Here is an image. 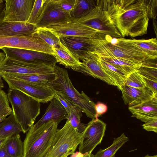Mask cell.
<instances>
[{"label":"cell","mask_w":157,"mask_h":157,"mask_svg":"<svg viewBox=\"0 0 157 157\" xmlns=\"http://www.w3.org/2000/svg\"><path fill=\"white\" fill-rule=\"evenodd\" d=\"M157 6V0H115L113 20L121 37L147 34L150 19H156Z\"/></svg>","instance_id":"cell-1"},{"label":"cell","mask_w":157,"mask_h":157,"mask_svg":"<svg viewBox=\"0 0 157 157\" xmlns=\"http://www.w3.org/2000/svg\"><path fill=\"white\" fill-rule=\"evenodd\" d=\"M94 40L93 53L100 56L118 58L138 64L153 59L136 45L133 39L114 38L105 36V39Z\"/></svg>","instance_id":"cell-2"},{"label":"cell","mask_w":157,"mask_h":157,"mask_svg":"<svg viewBox=\"0 0 157 157\" xmlns=\"http://www.w3.org/2000/svg\"><path fill=\"white\" fill-rule=\"evenodd\" d=\"M115 4V0H96L95 6L88 14L71 21L91 28L101 35L121 37L113 20Z\"/></svg>","instance_id":"cell-3"},{"label":"cell","mask_w":157,"mask_h":157,"mask_svg":"<svg viewBox=\"0 0 157 157\" xmlns=\"http://www.w3.org/2000/svg\"><path fill=\"white\" fill-rule=\"evenodd\" d=\"M56 77L50 84L55 92H58L79 107L82 112L92 119H97L95 109V104L82 91L79 92L74 86L65 69L56 65Z\"/></svg>","instance_id":"cell-4"},{"label":"cell","mask_w":157,"mask_h":157,"mask_svg":"<svg viewBox=\"0 0 157 157\" xmlns=\"http://www.w3.org/2000/svg\"><path fill=\"white\" fill-rule=\"evenodd\" d=\"M7 96L13 114L22 132H27L40 113V103L20 91L10 88Z\"/></svg>","instance_id":"cell-5"},{"label":"cell","mask_w":157,"mask_h":157,"mask_svg":"<svg viewBox=\"0 0 157 157\" xmlns=\"http://www.w3.org/2000/svg\"><path fill=\"white\" fill-rule=\"evenodd\" d=\"M58 124L54 121L30 129L23 142V157H44L51 147Z\"/></svg>","instance_id":"cell-6"},{"label":"cell","mask_w":157,"mask_h":157,"mask_svg":"<svg viewBox=\"0 0 157 157\" xmlns=\"http://www.w3.org/2000/svg\"><path fill=\"white\" fill-rule=\"evenodd\" d=\"M83 133H79L68 120L57 129L52 144L44 157H67L75 153L81 141Z\"/></svg>","instance_id":"cell-7"},{"label":"cell","mask_w":157,"mask_h":157,"mask_svg":"<svg viewBox=\"0 0 157 157\" xmlns=\"http://www.w3.org/2000/svg\"><path fill=\"white\" fill-rule=\"evenodd\" d=\"M3 48L26 49L53 55L54 53L52 48L40 39L35 32L29 36L21 37L0 35V49Z\"/></svg>","instance_id":"cell-8"},{"label":"cell","mask_w":157,"mask_h":157,"mask_svg":"<svg viewBox=\"0 0 157 157\" xmlns=\"http://www.w3.org/2000/svg\"><path fill=\"white\" fill-rule=\"evenodd\" d=\"M8 58L25 63L54 67L57 61L53 55L29 50L11 48L0 49Z\"/></svg>","instance_id":"cell-9"},{"label":"cell","mask_w":157,"mask_h":157,"mask_svg":"<svg viewBox=\"0 0 157 157\" xmlns=\"http://www.w3.org/2000/svg\"><path fill=\"white\" fill-rule=\"evenodd\" d=\"M9 88L19 90L40 103L50 101L55 92L50 86L25 82L14 79L3 78Z\"/></svg>","instance_id":"cell-10"},{"label":"cell","mask_w":157,"mask_h":157,"mask_svg":"<svg viewBox=\"0 0 157 157\" xmlns=\"http://www.w3.org/2000/svg\"><path fill=\"white\" fill-rule=\"evenodd\" d=\"M106 126L105 123L98 118L90 121L83 132L79 145V152L83 155L91 153L96 146L101 143Z\"/></svg>","instance_id":"cell-11"},{"label":"cell","mask_w":157,"mask_h":157,"mask_svg":"<svg viewBox=\"0 0 157 157\" xmlns=\"http://www.w3.org/2000/svg\"><path fill=\"white\" fill-rule=\"evenodd\" d=\"M71 20L70 13L62 10L56 0H46L42 12L35 25L37 28H47Z\"/></svg>","instance_id":"cell-12"},{"label":"cell","mask_w":157,"mask_h":157,"mask_svg":"<svg viewBox=\"0 0 157 157\" xmlns=\"http://www.w3.org/2000/svg\"><path fill=\"white\" fill-rule=\"evenodd\" d=\"M54 72V67L46 65L29 63L11 59L6 56L0 63V74H43Z\"/></svg>","instance_id":"cell-13"},{"label":"cell","mask_w":157,"mask_h":157,"mask_svg":"<svg viewBox=\"0 0 157 157\" xmlns=\"http://www.w3.org/2000/svg\"><path fill=\"white\" fill-rule=\"evenodd\" d=\"M59 38L67 36L94 37L104 39L105 35H101L96 30L72 21L47 27Z\"/></svg>","instance_id":"cell-14"},{"label":"cell","mask_w":157,"mask_h":157,"mask_svg":"<svg viewBox=\"0 0 157 157\" xmlns=\"http://www.w3.org/2000/svg\"><path fill=\"white\" fill-rule=\"evenodd\" d=\"M35 0H6L3 19L4 21L27 22Z\"/></svg>","instance_id":"cell-15"},{"label":"cell","mask_w":157,"mask_h":157,"mask_svg":"<svg viewBox=\"0 0 157 157\" xmlns=\"http://www.w3.org/2000/svg\"><path fill=\"white\" fill-rule=\"evenodd\" d=\"M60 38L61 43L79 60L89 56L94 51V37L67 36Z\"/></svg>","instance_id":"cell-16"},{"label":"cell","mask_w":157,"mask_h":157,"mask_svg":"<svg viewBox=\"0 0 157 157\" xmlns=\"http://www.w3.org/2000/svg\"><path fill=\"white\" fill-rule=\"evenodd\" d=\"M82 60V62H81L80 66L75 71L99 79L109 85L115 86L98 62L95 54L92 53Z\"/></svg>","instance_id":"cell-17"},{"label":"cell","mask_w":157,"mask_h":157,"mask_svg":"<svg viewBox=\"0 0 157 157\" xmlns=\"http://www.w3.org/2000/svg\"><path fill=\"white\" fill-rule=\"evenodd\" d=\"M37 28L35 25L27 22H9L0 20V35L21 37L31 35Z\"/></svg>","instance_id":"cell-18"},{"label":"cell","mask_w":157,"mask_h":157,"mask_svg":"<svg viewBox=\"0 0 157 157\" xmlns=\"http://www.w3.org/2000/svg\"><path fill=\"white\" fill-rule=\"evenodd\" d=\"M121 90L122 93V98L125 105L131 106L137 105L157 96L146 87L140 89L123 85Z\"/></svg>","instance_id":"cell-19"},{"label":"cell","mask_w":157,"mask_h":157,"mask_svg":"<svg viewBox=\"0 0 157 157\" xmlns=\"http://www.w3.org/2000/svg\"><path fill=\"white\" fill-rule=\"evenodd\" d=\"M50 101L44 115L30 129L34 130L52 120L58 124L62 120L67 119V113L60 102L54 97Z\"/></svg>","instance_id":"cell-20"},{"label":"cell","mask_w":157,"mask_h":157,"mask_svg":"<svg viewBox=\"0 0 157 157\" xmlns=\"http://www.w3.org/2000/svg\"><path fill=\"white\" fill-rule=\"evenodd\" d=\"M133 116L145 123L157 118V96L140 104L129 106Z\"/></svg>","instance_id":"cell-21"},{"label":"cell","mask_w":157,"mask_h":157,"mask_svg":"<svg viewBox=\"0 0 157 157\" xmlns=\"http://www.w3.org/2000/svg\"><path fill=\"white\" fill-rule=\"evenodd\" d=\"M0 74L2 78L14 79L33 84L50 86L51 83L56 77L55 72L43 74L25 75L10 73Z\"/></svg>","instance_id":"cell-22"},{"label":"cell","mask_w":157,"mask_h":157,"mask_svg":"<svg viewBox=\"0 0 157 157\" xmlns=\"http://www.w3.org/2000/svg\"><path fill=\"white\" fill-rule=\"evenodd\" d=\"M53 55L59 64L74 71L80 66L81 62L80 60L61 42L58 47L53 48Z\"/></svg>","instance_id":"cell-23"},{"label":"cell","mask_w":157,"mask_h":157,"mask_svg":"<svg viewBox=\"0 0 157 157\" xmlns=\"http://www.w3.org/2000/svg\"><path fill=\"white\" fill-rule=\"evenodd\" d=\"M96 56L98 62L112 82L121 90V86L124 84L127 77L122 71L103 60L100 56L97 55Z\"/></svg>","instance_id":"cell-24"},{"label":"cell","mask_w":157,"mask_h":157,"mask_svg":"<svg viewBox=\"0 0 157 157\" xmlns=\"http://www.w3.org/2000/svg\"><path fill=\"white\" fill-rule=\"evenodd\" d=\"M21 132L22 128L13 113L0 124V140L9 138Z\"/></svg>","instance_id":"cell-25"},{"label":"cell","mask_w":157,"mask_h":157,"mask_svg":"<svg viewBox=\"0 0 157 157\" xmlns=\"http://www.w3.org/2000/svg\"><path fill=\"white\" fill-rule=\"evenodd\" d=\"M100 57L105 61L111 64L122 71L127 77L131 74L137 71L142 64H136L123 59L115 57Z\"/></svg>","instance_id":"cell-26"},{"label":"cell","mask_w":157,"mask_h":157,"mask_svg":"<svg viewBox=\"0 0 157 157\" xmlns=\"http://www.w3.org/2000/svg\"><path fill=\"white\" fill-rule=\"evenodd\" d=\"M4 146L7 153L10 157H23V142L19 134L9 137Z\"/></svg>","instance_id":"cell-27"},{"label":"cell","mask_w":157,"mask_h":157,"mask_svg":"<svg viewBox=\"0 0 157 157\" xmlns=\"http://www.w3.org/2000/svg\"><path fill=\"white\" fill-rule=\"evenodd\" d=\"M96 0H75L70 13L71 20L81 18L88 14L95 6Z\"/></svg>","instance_id":"cell-28"},{"label":"cell","mask_w":157,"mask_h":157,"mask_svg":"<svg viewBox=\"0 0 157 157\" xmlns=\"http://www.w3.org/2000/svg\"><path fill=\"white\" fill-rule=\"evenodd\" d=\"M129 140L128 137L123 133L119 137L114 139L110 146L104 149H100L94 155V157H115L117 152Z\"/></svg>","instance_id":"cell-29"},{"label":"cell","mask_w":157,"mask_h":157,"mask_svg":"<svg viewBox=\"0 0 157 157\" xmlns=\"http://www.w3.org/2000/svg\"><path fill=\"white\" fill-rule=\"evenodd\" d=\"M157 59H149L143 62L137 72L142 76L157 81Z\"/></svg>","instance_id":"cell-30"},{"label":"cell","mask_w":157,"mask_h":157,"mask_svg":"<svg viewBox=\"0 0 157 157\" xmlns=\"http://www.w3.org/2000/svg\"><path fill=\"white\" fill-rule=\"evenodd\" d=\"M135 44L152 59H157L156 38L149 39H133Z\"/></svg>","instance_id":"cell-31"},{"label":"cell","mask_w":157,"mask_h":157,"mask_svg":"<svg viewBox=\"0 0 157 157\" xmlns=\"http://www.w3.org/2000/svg\"><path fill=\"white\" fill-rule=\"evenodd\" d=\"M82 112L79 107L74 105L70 109L67 118L71 124L80 133L83 132L87 125L81 122V118L82 116Z\"/></svg>","instance_id":"cell-32"},{"label":"cell","mask_w":157,"mask_h":157,"mask_svg":"<svg viewBox=\"0 0 157 157\" xmlns=\"http://www.w3.org/2000/svg\"><path fill=\"white\" fill-rule=\"evenodd\" d=\"M35 33L52 48L58 47L60 44L61 41L59 38L47 28H37Z\"/></svg>","instance_id":"cell-33"},{"label":"cell","mask_w":157,"mask_h":157,"mask_svg":"<svg viewBox=\"0 0 157 157\" xmlns=\"http://www.w3.org/2000/svg\"><path fill=\"white\" fill-rule=\"evenodd\" d=\"M9 102L7 94L4 90L0 89V123L13 113Z\"/></svg>","instance_id":"cell-34"},{"label":"cell","mask_w":157,"mask_h":157,"mask_svg":"<svg viewBox=\"0 0 157 157\" xmlns=\"http://www.w3.org/2000/svg\"><path fill=\"white\" fill-rule=\"evenodd\" d=\"M124 85L136 88H143L145 83L142 76L137 71L132 73L128 76Z\"/></svg>","instance_id":"cell-35"},{"label":"cell","mask_w":157,"mask_h":157,"mask_svg":"<svg viewBox=\"0 0 157 157\" xmlns=\"http://www.w3.org/2000/svg\"><path fill=\"white\" fill-rule=\"evenodd\" d=\"M46 0H35L27 22L35 25L41 15Z\"/></svg>","instance_id":"cell-36"},{"label":"cell","mask_w":157,"mask_h":157,"mask_svg":"<svg viewBox=\"0 0 157 157\" xmlns=\"http://www.w3.org/2000/svg\"><path fill=\"white\" fill-rule=\"evenodd\" d=\"M56 2L62 10L70 13L74 7L75 0H56Z\"/></svg>","instance_id":"cell-37"},{"label":"cell","mask_w":157,"mask_h":157,"mask_svg":"<svg viewBox=\"0 0 157 157\" xmlns=\"http://www.w3.org/2000/svg\"><path fill=\"white\" fill-rule=\"evenodd\" d=\"M54 97L57 99L66 109L67 115L69 113L70 109L75 105L67 98L60 93L55 92Z\"/></svg>","instance_id":"cell-38"},{"label":"cell","mask_w":157,"mask_h":157,"mask_svg":"<svg viewBox=\"0 0 157 157\" xmlns=\"http://www.w3.org/2000/svg\"><path fill=\"white\" fill-rule=\"evenodd\" d=\"M142 126L147 131H152L157 133V118H153L145 122Z\"/></svg>","instance_id":"cell-39"},{"label":"cell","mask_w":157,"mask_h":157,"mask_svg":"<svg viewBox=\"0 0 157 157\" xmlns=\"http://www.w3.org/2000/svg\"><path fill=\"white\" fill-rule=\"evenodd\" d=\"M145 83V86L154 93L157 94V81H156L142 76Z\"/></svg>","instance_id":"cell-40"},{"label":"cell","mask_w":157,"mask_h":157,"mask_svg":"<svg viewBox=\"0 0 157 157\" xmlns=\"http://www.w3.org/2000/svg\"><path fill=\"white\" fill-rule=\"evenodd\" d=\"M95 109L96 112L97 118L98 117L104 113L107 110V105L103 103L98 102L95 105Z\"/></svg>","instance_id":"cell-41"},{"label":"cell","mask_w":157,"mask_h":157,"mask_svg":"<svg viewBox=\"0 0 157 157\" xmlns=\"http://www.w3.org/2000/svg\"><path fill=\"white\" fill-rule=\"evenodd\" d=\"M5 10V2L0 6V20L3 19Z\"/></svg>","instance_id":"cell-42"},{"label":"cell","mask_w":157,"mask_h":157,"mask_svg":"<svg viewBox=\"0 0 157 157\" xmlns=\"http://www.w3.org/2000/svg\"><path fill=\"white\" fill-rule=\"evenodd\" d=\"M0 157H10L6 151L4 146L0 149Z\"/></svg>","instance_id":"cell-43"},{"label":"cell","mask_w":157,"mask_h":157,"mask_svg":"<svg viewBox=\"0 0 157 157\" xmlns=\"http://www.w3.org/2000/svg\"><path fill=\"white\" fill-rule=\"evenodd\" d=\"M8 138H9L0 140V149L3 146L6 142Z\"/></svg>","instance_id":"cell-44"},{"label":"cell","mask_w":157,"mask_h":157,"mask_svg":"<svg viewBox=\"0 0 157 157\" xmlns=\"http://www.w3.org/2000/svg\"><path fill=\"white\" fill-rule=\"evenodd\" d=\"M6 57V55L4 52H0V63Z\"/></svg>","instance_id":"cell-45"},{"label":"cell","mask_w":157,"mask_h":157,"mask_svg":"<svg viewBox=\"0 0 157 157\" xmlns=\"http://www.w3.org/2000/svg\"><path fill=\"white\" fill-rule=\"evenodd\" d=\"M2 78V75L0 74V89L1 90L4 87V84Z\"/></svg>","instance_id":"cell-46"},{"label":"cell","mask_w":157,"mask_h":157,"mask_svg":"<svg viewBox=\"0 0 157 157\" xmlns=\"http://www.w3.org/2000/svg\"><path fill=\"white\" fill-rule=\"evenodd\" d=\"M81 157H94V155L92 153L90 154H87L83 155Z\"/></svg>","instance_id":"cell-47"},{"label":"cell","mask_w":157,"mask_h":157,"mask_svg":"<svg viewBox=\"0 0 157 157\" xmlns=\"http://www.w3.org/2000/svg\"><path fill=\"white\" fill-rule=\"evenodd\" d=\"M143 157H157V155H155L153 156H150L148 155H147Z\"/></svg>","instance_id":"cell-48"},{"label":"cell","mask_w":157,"mask_h":157,"mask_svg":"<svg viewBox=\"0 0 157 157\" xmlns=\"http://www.w3.org/2000/svg\"><path fill=\"white\" fill-rule=\"evenodd\" d=\"M5 1L4 0H0V6L2 5V3H4V2H5Z\"/></svg>","instance_id":"cell-49"},{"label":"cell","mask_w":157,"mask_h":157,"mask_svg":"<svg viewBox=\"0 0 157 157\" xmlns=\"http://www.w3.org/2000/svg\"></svg>","instance_id":"cell-50"}]
</instances>
